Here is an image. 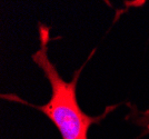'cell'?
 I'll return each instance as SVG.
<instances>
[{
    "instance_id": "obj_1",
    "label": "cell",
    "mask_w": 149,
    "mask_h": 139,
    "mask_svg": "<svg viewBox=\"0 0 149 139\" xmlns=\"http://www.w3.org/2000/svg\"><path fill=\"white\" fill-rule=\"evenodd\" d=\"M38 31L40 47L31 56V58L33 63L42 70L45 77L49 81L51 88L50 99L45 105L38 106L31 105L28 101H25L18 96L11 94L2 95V98L27 105L46 115L58 129L62 139H88V131L90 126L100 122L111 110L116 108V106L108 107L104 114L97 117L86 114L80 108L77 99V83L84 66H81L79 70L74 72L70 81H66L60 76L54 63L49 59L48 44L50 41V28L44 24H39Z\"/></svg>"
},
{
    "instance_id": "obj_2",
    "label": "cell",
    "mask_w": 149,
    "mask_h": 139,
    "mask_svg": "<svg viewBox=\"0 0 149 139\" xmlns=\"http://www.w3.org/2000/svg\"><path fill=\"white\" fill-rule=\"evenodd\" d=\"M128 106L130 108L129 115L126 117L127 119H130L131 122L136 124L139 127H141L143 133L140 136H145L149 133V111H145V113H140L136 106L128 104Z\"/></svg>"
}]
</instances>
